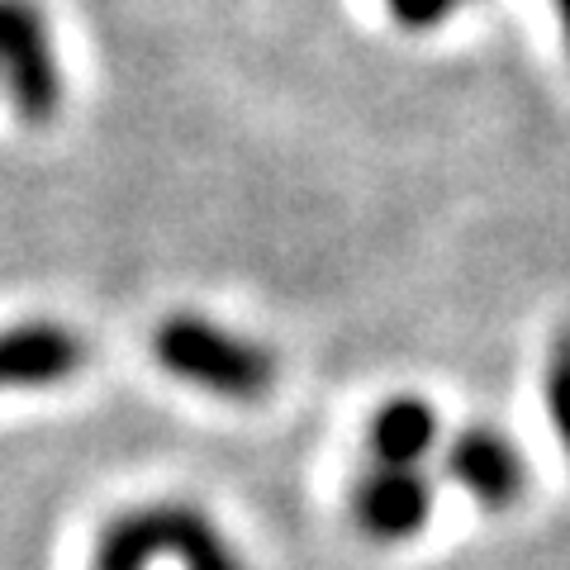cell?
<instances>
[{
	"label": "cell",
	"mask_w": 570,
	"mask_h": 570,
	"mask_svg": "<svg viewBox=\"0 0 570 570\" xmlns=\"http://www.w3.org/2000/svg\"><path fill=\"white\" fill-rule=\"evenodd\" d=\"M163 561H176L181 570H247L224 528L181 499L115 513L91 551V570H153Z\"/></svg>",
	"instance_id": "1"
},
{
	"label": "cell",
	"mask_w": 570,
	"mask_h": 570,
	"mask_svg": "<svg viewBox=\"0 0 570 570\" xmlns=\"http://www.w3.org/2000/svg\"><path fill=\"white\" fill-rule=\"evenodd\" d=\"M153 362L171 381L214 400L257 404L276 390V356L257 337L214 324L205 314H167L153 333Z\"/></svg>",
	"instance_id": "2"
},
{
	"label": "cell",
	"mask_w": 570,
	"mask_h": 570,
	"mask_svg": "<svg viewBox=\"0 0 570 570\" xmlns=\"http://www.w3.org/2000/svg\"><path fill=\"white\" fill-rule=\"evenodd\" d=\"M0 96L24 124H52L67 100L62 58L39 0H0Z\"/></svg>",
	"instance_id": "3"
},
{
	"label": "cell",
	"mask_w": 570,
	"mask_h": 570,
	"mask_svg": "<svg viewBox=\"0 0 570 570\" xmlns=\"http://www.w3.org/2000/svg\"><path fill=\"white\" fill-rule=\"evenodd\" d=\"M438 490L419 466H371L352 480L347 490V519L366 542L381 547H404L423 538L433 523Z\"/></svg>",
	"instance_id": "4"
},
{
	"label": "cell",
	"mask_w": 570,
	"mask_h": 570,
	"mask_svg": "<svg viewBox=\"0 0 570 570\" xmlns=\"http://www.w3.org/2000/svg\"><path fill=\"white\" fill-rule=\"evenodd\" d=\"M442 471L448 480L485 513H509L523 504L528 494V461L519 442L499 433L490 423H466L456 428L442 448Z\"/></svg>",
	"instance_id": "5"
},
{
	"label": "cell",
	"mask_w": 570,
	"mask_h": 570,
	"mask_svg": "<svg viewBox=\"0 0 570 570\" xmlns=\"http://www.w3.org/2000/svg\"><path fill=\"white\" fill-rule=\"evenodd\" d=\"M86 366L81 337L52 324V318H29V324L0 328V390H52L71 381Z\"/></svg>",
	"instance_id": "6"
},
{
	"label": "cell",
	"mask_w": 570,
	"mask_h": 570,
	"mask_svg": "<svg viewBox=\"0 0 570 570\" xmlns=\"http://www.w3.org/2000/svg\"><path fill=\"white\" fill-rule=\"evenodd\" d=\"M438 448V409L419 395H390L366 419V456L376 466H419Z\"/></svg>",
	"instance_id": "7"
},
{
	"label": "cell",
	"mask_w": 570,
	"mask_h": 570,
	"mask_svg": "<svg viewBox=\"0 0 570 570\" xmlns=\"http://www.w3.org/2000/svg\"><path fill=\"white\" fill-rule=\"evenodd\" d=\"M542 404H547V419H551V433H557L561 452L570 461V337L557 343L547 362V376H542Z\"/></svg>",
	"instance_id": "8"
},
{
	"label": "cell",
	"mask_w": 570,
	"mask_h": 570,
	"mask_svg": "<svg viewBox=\"0 0 570 570\" xmlns=\"http://www.w3.org/2000/svg\"><path fill=\"white\" fill-rule=\"evenodd\" d=\"M461 6H471V0H385L390 20H395L400 29H414V33L448 24Z\"/></svg>",
	"instance_id": "9"
},
{
	"label": "cell",
	"mask_w": 570,
	"mask_h": 570,
	"mask_svg": "<svg viewBox=\"0 0 570 570\" xmlns=\"http://www.w3.org/2000/svg\"><path fill=\"white\" fill-rule=\"evenodd\" d=\"M557 6V20H561V39H566V52H570V0H551Z\"/></svg>",
	"instance_id": "10"
}]
</instances>
